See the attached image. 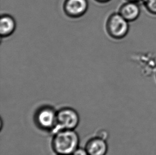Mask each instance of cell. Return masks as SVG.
I'll list each match as a JSON object with an SVG mask.
<instances>
[{
	"label": "cell",
	"instance_id": "1",
	"mask_svg": "<svg viewBox=\"0 0 156 155\" xmlns=\"http://www.w3.org/2000/svg\"><path fill=\"white\" fill-rule=\"evenodd\" d=\"M79 136L73 130H61L55 134L52 147L60 155H71L78 148Z\"/></svg>",
	"mask_w": 156,
	"mask_h": 155
},
{
	"label": "cell",
	"instance_id": "2",
	"mask_svg": "<svg viewBox=\"0 0 156 155\" xmlns=\"http://www.w3.org/2000/svg\"><path fill=\"white\" fill-rule=\"evenodd\" d=\"M105 28L110 37L115 40H122L129 33V22L119 13H113L107 19Z\"/></svg>",
	"mask_w": 156,
	"mask_h": 155
},
{
	"label": "cell",
	"instance_id": "3",
	"mask_svg": "<svg viewBox=\"0 0 156 155\" xmlns=\"http://www.w3.org/2000/svg\"><path fill=\"white\" fill-rule=\"evenodd\" d=\"M80 118L74 109L65 108L60 110L57 114V123L53 128L55 134L61 130H74L78 126Z\"/></svg>",
	"mask_w": 156,
	"mask_h": 155
},
{
	"label": "cell",
	"instance_id": "4",
	"mask_svg": "<svg viewBox=\"0 0 156 155\" xmlns=\"http://www.w3.org/2000/svg\"><path fill=\"white\" fill-rule=\"evenodd\" d=\"M89 8L87 0H65L63 3L64 12L68 17L78 18L86 13Z\"/></svg>",
	"mask_w": 156,
	"mask_h": 155
},
{
	"label": "cell",
	"instance_id": "5",
	"mask_svg": "<svg viewBox=\"0 0 156 155\" xmlns=\"http://www.w3.org/2000/svg\"><path fill=\"white\" fill-rule=\"evenodd\" d=\"M57 114L51 107H42L36 113V123L43 129H53L57 123Z\"/></svg>",
	"mask_w": 156,
	"mask_h": 155
},
{
	"label": "cell",
	"instance_id": "6",
	"mask_svg": "<svg viewBox=\"0 0 156 155\" xmlns=\"http://www.w3.org/2000/svg\"><path fill=\"white\" fill-rule=\"evenodd\" d=\"M118 13L129 22L138 19L141 14V10L137 2L127 1L120 6Z\"/></svg>",
	"mask_w": 156,
	"mask_h": 155
},
{
	"label": "cell",
	"instance_id": "7",
	"mask_svg": "<svg viewBox=\"0 0 156 155\" xmlns=\"http://www.w3.org/2000/svg\"><path fill=\"white\" fill-rule=\"evenodd\" d=\"M85 149L89 155H105L108 150L107 144L105 140L97 136L88 141Z\"/></svg>",
	"mask_w": 156,
	"mask_h": 155
},
{
	"label": "cell",
	"instance_id": "8",
	"mask_svg": "<svg viewBox=\"0 0 156 155\" xmlns=\"http://www.w3.org/2000/svg\"><path fill=\"white\" fill-rule=\"evenodd\" d=\"M16 28V22L13 17L9 15H1L0 19V35L6 38L13 34Z\"/></svg>",
	"mask_w": 156,
	"mask_h": 155
},
{
	"label": "cell",
	"instance_id": "9",
	"mask_svg": "<svg viewBox=\"0 0 156 155\" xmlns=\"http://www.w3.org/2000/svg\"><path fill=\"white\" fill-rule=\"evenodd\" d=\"M141 2L148 12L156 15V0H142Z\"/></svg>",
	"mask_w": 156,
	"mask_h": 155
},
{
	"label": "cell",
	"instance_id": "10",
	"mask_svg": "<svg viewBox=\"0 0 156 155\" xmlns=\"http://www.w3.org/2000/svg\"><path fill=\"white\" fill-rule=\"evenodd\" d=\"M72 155H89L86 149L77 148Z\"/></svg>",
	"mask_w": 156,
	"mask_h": 155
},
{
	"label": "cell",
	"instance_id": "11",
	"mask_svg": "<svg viewBox=\"0 0 156 155\" xmlns=\"http://www.w3.org/2000/svg\"><path fill=\"white\" fill-rule=\"evenodd\" d=\"M108 135L106 131H100L99 132V135L98 136V137H99L100 138L102 139L105 140L107 138Z\"/></svg>",
	"mask_w": 156,
	"mask_h": 155
},
{
	"label": "cell",
	"instance_id": "12",
	"mask_svg": "<svg viewBox=\"0 0 156 155\" xmlns=\"http://www.w3.org/2000/svg\"><path fill=\"white\" fill-rule=\"evenodd\" d=\"M97 2L100 3H105L110 1L111 0H95Z\"/></svg>",
	"mask_w": 156,
	"mask_h": 155
},
{
	"label": "cell",
	"instance_id": "13",
	"mask_svg": "<svg viewBox=\"0 0 156 155\" xmlns=\"http://www.w3.org/2000/svg\"><path fill=\"white\" fill-rule=\"evenodd\" d=\"M126 1L129 2H137V3L142 1V0H126Z\"/></svg>",
	"mask_w": 156,
	"mask_h": 155
},
{
	"label": "cell",
	"instance_id": "14",
	"mask_svg": "<svg viewBox=\"0 0 156 155\" xmlns=\"http://www.w3.org/2000/svg\"></svg>",
	"mask_w": 156,
	"mask_h": 155
}]
</instances>
